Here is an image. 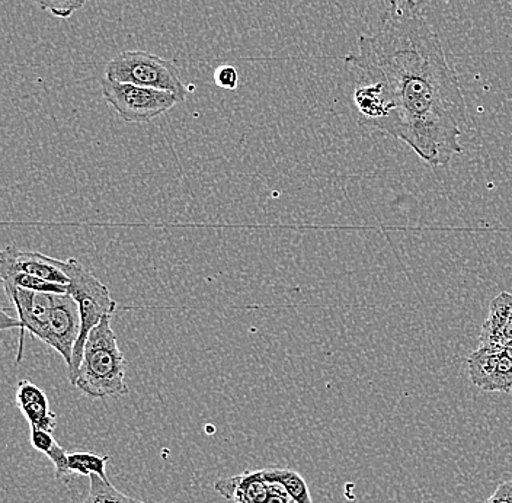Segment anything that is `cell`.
I'll use <instances>...</instances> for the list:
<instances>
[{"label":"cell","instance_id":"6da1fadb","mask_svg":"<svg viewBox=\"0 0 512 503\" xmlns=\"http://www.w3.org/2000/svg\"><path fill=\"white\" fill-rule=\"evenodd\" d=\"M345 63L382 88L387 114L377 131L408 144L432 169L462 153L466 101L422 0H389L377 31L361 35Z\"/></svg>","mask_w":512,"mask_h":503},{"label":"cell","instance_id":"7a4b0ae2","mask_svg":"<svg viewBox=\"0 0 512 503\" xmlns=\"http://www.w3.org/2000/svg\"><path fill=\"white\" fill-rule=\"evenodd\" d=\"M73 386L91 399L118 397L128 393L126 358L111 328V316L104 317L89 333L83 349L82 364Z\"/></svg>","mask_w":512,"mask_h":503},{"label":"cell","instance_id":"3957f363","mask_svg":"<svg viewBox=\"0 0 512 503\" xmlns=\"http://www.w3.org/2000/svg\"><path fill=\"white\" fill-rule=\"evenodd\" d=\"M60 268L69 277L67 293L78 303L80 313V335L73 351L72 364L69 365V380L75 384L89 333L104 317L114 315L117 303L112 299L107 285L102 284L94 272L89 271L78 259L60 261Z\"/></svg>","mask_w":512,"mask_h":503},{"label":"cell","instance_id":"277c9868","mask_svg":"<svg viewBox=\"0 0 512 503\" xmlns=\"http://www.w3.org/2000/svg\"><path fill=\"white\" fill-rule=\"evenodd\" d=\"M105 78L131 83L143 88L159 89L187 98V88L179 78L175 60H166L149 51H123L108 62Z\"/></svg>","mask_w":512,"mask_h":503},{"label":"cell","instance_id":"5b68a950","mask_svg":"<svg viewBox=\"0 0 512 503\" xmlns=\"http://www.w3.org/2000/svg\"><path fill=\"white\" fill-rule=\"evenodd\" d=\"M102 96L126 123H149L181 104L178 95L159 89L143 88L131 83L101 80Z\"/></svg>","mask_w":512,"mask_h":503},{"label":"cell","instance_id":"8992f818","mask_svg":"<svg viewBox=\"0 0 512 503\" xmlns=\"http://www.w3.org/2000/svg\"><path fill=\"white\" fill-rule=\"evenodd\" d=\"M472 383L483 392H512V341L482 346L467 360Z\"/></svg>","mask_w":512,"mask_h":503},{"label":"cell","instance_id":"52a82bcc","mask_svg":"<svg viewBox=\"0 0 512 503\" xmlns=\"http://www.w3.org/2000/svg\"><path fill=\"white\" fill-rule=\"evenodd\" d=\"M80 335V313L78 303L66 294L54 296L53 309L44 335V344L62 355L67 367L72 364L73 351Z\"/></svg>","mask_w":512,"mask_h":503},{"label":"cell","instance_id":"ba28073f","mask_svg":"<svg viewBox=\"0 0 512 503\" xmlns=\"http://www.w3.org/2000/svg\"><path fill=\"white\" fill-rule=\"evenodd\" d=\"M0 272H22L54 284L69 285V277L60 268V259L40 252L25 251L15 245L0 252Z\"/></svg>","mask_w":512,"mask_h":503},{"label":"cell","instance_id":"9c48e42d","mask_svg":"<svg viewBox=\"0 0 512 503\" xmlns=\"http://www.w3.org/2000/svg\"><path fill=\"white\" fill-rule=\"evenodd\" d=\"M271 482L264 470L227 477L214 485V490L235 503H264L270 495Z\"/></svg>","mask_w":512,"mask_h":503},{"label":"cell","instance_id":"30bf717a","mask_svg":"<svg viewBox=\"0 0 512 503\" xmlns=\"http://www.w3.org/2000/svg\"><path fill=\"white\" fill-rule=\"evenodd\" d=\"M16 403L30 426L53 434L57 425L56 413L50 409L46 393L40 387L28 380L21 381L16 390Z\"/></svg>","mask_w":512,"mask_h":503},{"label":"cell","instance_id":"8fae6325","mask_svg":"<svg viewBox=\"0 0 512 503\" xmlns=\"http://www.w3.org/2000/svg\"><path fill=\"white\" fill-rule=\"evenodd\" d=\"M512 315V296L501 293L496 296L489 307L488 319L480 329V345L504 346V335Z\"/></svg>","mask_w":512,"mask_h":503},{"label":"cell","instance_id":"7c38bea8","mask_svg":"<svg viewBox=\"0 0 512 503\" xmlns=\"http://www.w3.org/2000/svg\"><path fill=\"white\" fill-rule=\"evenodd\" d=\"M31 445L35 450L50 458L51 463L54 464V469H56L57 477L70 474L69 454L64 451L63 447H60L59 442L54 440L51 432L31 426Z\"/></svg>","mask_w":512,"mask_h":503},{"label":"cell","instance_id":"4fadbf2b","mask_svg":"<svg viewBox=\"0 0 512 503\" xmlns=\"http://www.w3.org/2000/svg\"><path fill=\"white\" fill-rule=\"evenodd\" d=\"M268 482L280 483L287 490L288 495L296 503H313L310 490L307 488L306 480L299 473L290 469H281V467H272L264 469Z\"/></svg>","mask_w":512,"mask_h":503},{"label":"cell","instance_id":"5bb4252c","mask_svg":"<svg viewBox=\"0 0 512 503\" xmlns=\"http://www.w3.org/2000/svg\"><path fill=\"white\" fill-rule=\"evenodd\" d=\"M0 280H2V284L14 285V287L37 291V293H67V285L50 283L43 278L22 274V272H0Z\"/></svg>","mask_w":512,"mask_h":503},{"label":"cell","instance_id":"9a60e30c","mask_svg":"<svg viewBox=\"0 0 512 503\" xmlns=\"http://www.w3.org/2000/svg\"><path fill=\"white\" fill-rule=\"evenodd\" d=\"M91 486H89L88 496L83 503H144L124 495L120 490L111 485L110 480L102 479L98 474L89 476Z\"/></svg>","mask_w":512,"mask_h":503},{"label":"cell","instance_id":"2e32d148","mask_svg":"<svg viewBox=\"0 0 512 503\" xmlns=\"http://www.w3.org/2000/svg\"><path fill=\"white\" fill-rule=\"evenodd\" d=\"M108 460H110L108 456H98V454L92 453L69 454L70 474L76 473L88 477L98 474L102 479H108L107 472H105Z\"/></svg>","mask_w":512,"mask_h":503},{"label":"cell","instance_id":"e0dca14e","mask_svg":"<svg viewBox=\"0 0 512 503\" xmlns=\"http://www.w3.org/2000/svg\"><path fill=\"white\" fill-rule=\"evenodd\" d=\"M37 3L43 11L59 19H69L75 12L80 11L88 0H32Z\"/></svg>","mask_w":512,"mask_h":503},{"label":"cell","instance_id":"ac0fdd59","mask_svg":"<svg viewBox=\"0 0 512 503\" xmlns=\"http://www.w3.org/2000/svg\"><path fill=\"white\" fill-rule=\"evenodd\" d=\"M214 83L219 88L226 89V91H235L239 86L238 70L230 64L217 67L216 72H214Z\"/></svg>","mask_w":512,"mask_h":503},{"label":"cell","instance_id":"d6986e66","mask_svg":"<svg viewBox=\"0 0 512 503\" xmlns=\"http://www.w3.org/2000/svg\"><path fill=\"white\" fill-rule=\"evenodd\" d=\"M483 503H512V477L499 483L495 492Z\"/></svg>","mask_w":512,"mask_h":503},{"label":"cell","instance_id":"ffe728a7","mask_svg":"<svg viewBox=\"0 0 512 503\" xmlns=\"http://www.w3.org/2000/svg\"><path fill=\"white\" fill-rule=\"evenodd\" d=\"M264 503H296L280 483H271L270 495Z\"/></svg>","mask_w":512,"mask_h":503}]
</instances>
